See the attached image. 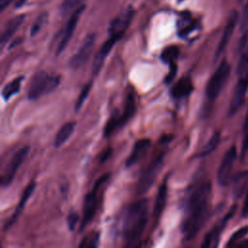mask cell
Instances as JSON below:
<instances>
[{
    "label": "cell",
    "mask_w": 248,
    "mask_h": 248,
    "mask_svg": "<svg viewBox=\"0 0 248 248\" xmlns=\"http://www.w3.org/2000/svg\"><path fill=\"white\" fill-rule=\"evenodd\" d=\"M168 178L166 177L164 179V181L161 183L159 189H158V193L156 196V200H155V203H154V208H153V217L154 219H158L162 212L164 211V208L166 206V202H167V196H168Z\"/></svg>",
    "instance_id": "obj_19"
},
{
    "label": "cell",
    "mask_w": 248,
    "mask_h": 248,
    "mask_svg": "<svg viewBox=\"0 0 248 248\" xmlns=\"http://www.w3.org/2000/svg\"><path fill=\"white\" fill-rule=\"evenodd\" d=\"M108 174L100 177V179L95 183L93 189L85 196L84 198V203H83V210H82V219L80 223V231H82L85 227L89 225V223L93 220L96 209H97V190L99 186H101L107 179Z\"/></svg>",
    "instance_id": "obj_6"
},
{
    "label": "cell",
    "mask_w": 248,
    "mask_h": 248,
    "mask_svg": "<svg viewBox=\"0 0 248 248\" xmlns=\"http://www.w3.org/2000/svg\"><path fill=\"white\" fill-rule=\"evenodd\" d=\"M178 1H179V2H182V1H183V0H178Z\"/></svg>",
    "instance_id": "obj_41"
},
{
    "label": "cell",
    "mask_w": 248,
    "mask_h": 248,
    "mask_svg": "<svg viewBox=\"0 0 248 248\" xmlns=\"http://www.w3.org/2000/svg\"><path fill=\"white\" fill-rule=\"evenodd\" d=\"M239 19V15L238 13L235 11V10H232L229 16V18H228V21H227V24L225 26V29H224V32H223V35L220 39V42L217 46V48H216V51H215V59H217L223 52L224 50L226 49L231 38H232V35L233 33V30H234V27L236 25V22L237 20Z\"/></svg>",
    "instance_id": "obj_14"
},
{
    "label": "cell",
    "mask_w": 248,
    "mask_h": 248,
    "mask_svg": "<svg viewBox=\"0 0 248 248\" xmlns=\"http://www.w3.org/2000/svg\"><path fill=\"white\" fill-rule=\"evenodd\" d=\"M35 187H36V183L34 181H31L24 189L22 195H21V198L19 200V202L14 212V214L11 216V218L7 221L6 225H5V230L9 229L11 226H13V224L16 221V219L18 218V216L20 215V213L23 211L24 207H25V204L28 201V199L31 197V195L33 194L34 190H35Z\"/></svg>",
    "instance_id": "obj_18"
},
{
    "label": "cell",
    "mask_w": 248,
    "mask_h": 248,
    "mask_svg": "<svg viewBox=\"0 0 248 248\" xmlns=\"http://www.w3.org/2000/svg\"><path fill=\"white\" fill-rule=\"evenodd\" d=\"M243 130H244V137L242 140V145H241V154L244 156L247 151H248V113L246 115V118L243 123Z\"/></svg>",
    "instance_id": "obj_35"
},
{
    "label": "cell",
    "mask_w": 248,
    "mask_h": 248,
    "mask_svg": "<svg viewBox=\"0 0 248 248\" xmlns=\"http://www.w3.org/2000/svg\"><path fill=\"white\" fill-rule=\"evenodd\" d=\"M193 90L194 85L192 79L188 77H183L172 85L170 95L174 100H180L189 96Z\"/></svg>",
    "instance_id": "obj_17"
},
{
    "label": "cell",
    "mask_w": 248,
    "mask_h": 248,
    "mask_svg": "<svg viewBox=\"0 0 248 248\" xmlns=\"http://www.w3.org/2000/svg\"><path fill=\"white\" fill-rule=\"evenodd\" d=\"M23 78H24L23 77L16 78L15 79H13L12 81H10L9 83H7L5 85V87L2 90V98L4 99V101L7 102L13 96L17 94V92L20 89V85H21V82H22Z\"/></svg>",
    "instance_id": "obj_25"
},
{
    "label": "cell",
    "mask_w": 248,
    "mask_h": 248,
    "mask_svg": "<svg viewBox=\"0 0 248 248\" xmlns=\"http://www.w3.org/2000/svg\"><path fill=\"white\" fill-rule=\"evenodd\" d=\"M220 140H221L220 133H218V132L214 133L212 135V137L209 139V140L207 141V143L203 146V148L201 151V153L199 154V156L204 157V156L209 155L212 151H214L216 149V147L218 146V144L220 142Z\"/></svg>",
    "instance_id": "obj_27"
},
{
    "label": "cell",
    "mask_w": 248,
    "mask_h": 248,
    "mask_svg": "<svg viewBox=\"0 0 248 248\" xmlns=\"http://www.w3.org/2000/svg\"><path fill=\"white\" fill-rule=\"evenodd\" d=\"M237 246H238V247H248V239L242 241V242L239 243V244H237Z\"/></svg>",
    "instance_id": "obj_40"
},
{
    "label": "cell",
    "mask_w": 248,
    "mask_h": 248,
    "mask_svg": "<svg viewBox=\"0 0 248 248\" xmlns=\"http://www.w3.org/2000/svg\"><path fill=\"white\" fill-rule=\"evenodd\" d=\"M95 40H96L95 34H89L83 40L78 50L70 59V66L74 70L79 69L89 60V58L93 52V48L95 46Z\"/></svg>",
    "instance_id": "obj_9"
},
{
    "label": "cell",
    "mask_w": 248,
    "mask_h": 248,
    "mask_svg": "<svg viewBox=\"0 0 248 248\" xmlns=\"http://www.w3.org/2000/svg\"><path fill=\"white\" fill-rule=\"evenodd\" d=\"M78 221V215L76 212H70L68 214L67 217V225H68V229L73 231L77 225Z\"/></svg>",
    "instance_id": "obj_36"
},
{
    "label": "cell",
    "mask_w": 248,
    "mask_h": 248,
    "mask_svg": "<svg viewBox=\"0 0 248 248\" xmlns=\"http://www.w3.org/2000/svg\"><path fill=\"white\" fill-rule=\"evenodd\" d=\"M134 11L132 7H128L125 9L120 15H118L109 24L108 27V35L110 38L115 40H120L126 30L128 29L132 18H133Z\"/></svg>",
    "instance_id": "obj_8"
},
{
    "label": "cell",
    "mask_w": 248,
    "mask_h": 248,
    "mask_svg": "<svg viewBox=\"0 0 248 248\" xmlns=\"http://www.w3.org/2000/svg\"><path fill=\"white\" fill-rule=\"evenodd\" d=\"M164 157L165 153L159 154L156 158L152 160V162L147 166V168L142 171L139 179V192L143 194L147 192L153 185L156 177L158 176L163 165H164Z\"/></svg>",
    "instance_id": "obj_5"
},
{
    "label": "cell",
    "mask_w": 248,
    "mask_h": 248,
    "mask_svg": "<svg viewBox=\"0 0 248 248\" xmlns=\"http://www.w3.org/2000/svg\"><path fill=\"white\" fill-rule=\"evenodd\" d=\"M150 145H151V141L149 139L139 140L133 146L132 152L130 153L129 157L125 162V166L127 168L135 166L139 161H140L145 156Z\"/></svg>",
    "instance_id": "obj_15"
},
{
    "label": "cell",
    "mask_w": 248,
    "mask_h": 248,
    "mask_svg": "<svg viewBox=\"0 0 248 248\" xmlns=\"http://www.w3.org/2000/svg\"><path fill=\"white\" fill-rule=\"evenodd\" d=\"M24 21V16H16L11 18L5 25V28L1 34V45L4 46L19 28L21 23Z\"/></svg>",
    "instance_id": "obj_21"
},
{
    "label": "cell",
    "mask_w": 248,
    "mask_h": 248,
    "mask_svg": "<svg viewBox=\"0 0 248 248\" xmlns=\"http://www.w3.org/2000/svg\"><path fill=\"white\" fill-rule=\"evenodd\" d=\"M117 42V40L113 39V38H108L101 46V48L98 50V52L96 53L94 60H93V65H92V72L93 74L96 76L99 74V72L101 71L104 62L106 60V58L108 57V53L110 52L111 48L113 47L114 44Z\"/></svg>",
    "instance_id": "obj_16"
},
{
    "label": "cell",
    "mask_w": 248,
    "mask_h": 248,
    "mask_svg": "<svg viewBox=\"0 0 248 248\" xmlns=\"http://www.w3.org/2000/svg\"><path fill=\"white\" fill-rule=\"evenodd\" d=\"M248 90V71L244 74L240 75V78L235 84L230 107H229V115L232 116L234 113H236L241 106L244 103V99L246 96Z\"/></svg>",
    "instance_id": "obj_10"
},
{
    "label": "cell",
    "mask_w": 248,
    "mask_h": 248,
    "mask_svg": "<svg viewBox=\"0 0 248 248\" xmlns=\"http://www.w3.org/2000/svg\"><path fill=\"white\" fill-rule=\"evenodd\" d=\"M235 159H236V148L234 145H232L227 150L219 166V169L217 171V180L219 185L223 187L228 185L231 179V174H232V167Z\"/></svg>",
    "instance_id": "obj_11"
},
{
    "label": "cell",
    "mask_w": 248,
    "mask_h": 248,
    "mask_svg": "<svg viewBox=\"0 0 248 248\" xmlns=\"http://www.w3.org/2000/svg\"><path fill=\"white\" fill-rule=\"evenodd\" d=\"M91 87H92V82H91V81H89L88 83H86V84L83 86V88H82V90L80 91V93H79V95H78V99H77V102H76V106H75L76 111L79 110L80 108L82 107L83 103L85 102V100H86V98H87V96H88V94H89V92H90Z\"/></svg>",
    "instance_id": "obj_30"
},
{
    "label": "cell",
    "mask_w": 248,
    "mask_h": 248,
    "mask_svg": "<svg viewBox=\"0 0 248 248\" xmlns=\"http://www.w3.org/2000/svg\"><path fill=\"white\" fill-rule=\"evenodd\" d=\"M84 0H63L61 3L60 11L62 14H68L69 12H72L73 10H76L78 7L82 5V2Z\"/></svg>",
    "instance_id": "obj_31"
},
{
    "label": "cell",
    "mask_w": 248,
    "mask_h": 248,
    "mask_svg": "<svg viewBox=\"0 0 248 248\" xmlns=\"http://www.w3.org/2000/svg\"><path fill=\"white\" fill-rule=\"evenodd\" d=\"M248 71V48L246 49V51L242 54L241 58L239 59L237 68H236V72L237 74L240 76L242 74H244L245 72Z\"/></svg>",
    "instance_id": "obj_33"
},
{
    "label": "cell",
    "mask_w": 248,
    "mask_h": 248,
    "mask_svg": "<svg viewBox=\"0 0 248 248\" xmlns=\"http://www.w3.org/2000/svg\"><path fill=\"white\" fill-rule=\"evenodd\" d=\"M119 127H121V114L118 109H114L110 113V115L105 125L104 136L109 137Z\"/></svg>",
    "instance_id": "obj_24"
},
{
    "label": "cell",
    "mask_w": 248,
    "mask_h": 248,
    "mask_svg": "<svg viewBox=\"0 0 248 248\" xmlns=\"http://www.w3.org/2000/svg\"><path fill=\"white\" fill-rule=\"evenodd\" d=\"M211 184L204 181L195 186L185 201V217L181 231L186 240H191L200 232L209 213Z\"/></svg>",
    "instance_id": "obj_1"
},
{
    "label": "cell",
    "mask_w": 248,
    "mask_h": 248,
    "mask_svg": "<svg viewBox=\"0 0 248 248\" xmlns=\"http://www.w3.org/2000/svg\"><path fill=\"white\" fill-rule=\"evenodd\" d=\"M248 183V170L237 172L232 180V193L235 199H238L244 193Z\"/></svg>",
    "instance_id": "obj_20"
},
{
    "label": "cell",
    "mask_w": 248,
    "mask_h": 248,
    "mask_svg": "<svg viewBox=\"0 0 248 248\" xmlns=\"http://www.w3.org/2000/svg\"><path fill=\"white\" fill-rule=\"evenodd\" d=\"M12 0H0V10L1 11H4L5 8L7 6H9V4L11 3Z\"/></svg>",
    "instance_id": "obj_38"
},
{
    "label": "cell",
    "mask_w": 248,
    "mask_h": 248,
    "mask_svg": "<svg viewBox=\"0 0 248 248\" xmlns=\"http://www.w3.org/2000/svg\"><path fill=\"white\" fill-rule=\"evenodd\" d=\"M60 77L49 75L46 71H40L32 78L28 90L27 97L30 101H35L46 94L52 92L59 84Z\"/></svg>",
    "instance_id": "obj_3"
},
{
    "label": "cell",
    "mask_w": 248,
    "mask_h": 248,
    "mask_svg": "<svg viewBox=\"0 0 248 248\" xmlns=\"http://www.w3.org/2000/svg\"><path fill=\"white\" fill-rule=\"evenodd\" d=\"M147 199H140L127 208L122 225V233L126 246L139 245L147 225Z\"/></svg>",
    "instance_id": "obj_2"
},
{
    "label": "cell",
    "mask_w": 248,
    "mask_h": 248,
    "mask_svg": "<svg viewBox=\"0 0 248 248\" xmlns=\"http://www.w3.org/2000/svg\"><path fill=\"white\" fill-rule=\"evenodd\" d=\"M248 27V1L242 8L241 15L239 16V28L240 30H246Z\"/></svg>",
    "instance_id": "obj_34"
},
{
    "label": "cell",
    "mask_w": 248,
    "mask_h": 248,
    "mask_svg": "<svg viewBox=\"0 0 248 248\" xmlns=\"http://www.w3.org/2000/svg\"><path fill=\"white\" fill-rule=\"evenodd\" d=\"M179 55V49L177 46H167L161 53V59L170 65L172 66V65H175L174 61L176 60V58L178 57Z\"/></svg>",
    "instance_id": "obj_26"
},
{
    "label": "cell",
    "mask_w": 248,
    "mask_h": 248,
    "mask_svg": "<svg viewBox=\"0 0 248 248\" xmlns=\"http://www.w3.org/2000/svg\"><path fill=\"white\" fill-rule=\"evenodd\" d=\"M85 9V6L82 4L80 5L79 7H78L76 10H74V12H72L71 16H70V18L65 26V29L63 31V34H62V37H61V40L59 42V45L57 46V50H56V55L60 54L64 49L65 47L67 46L68 43L70 42L74 32H75V29L77 27V24L78 22V19L82 14V12L84 11Z\"/></svg>",
    "instance_id": "obj_12"
},
{
    "label": "cell",
    "mask_w": 248,
    "mask_h": 248,
    "mask_svg": "<svg viewBox=\"0 0 248 248\" xmlns=\"http://www.w3.org/2000/svg\"><path fill=\"white\" fill-rule=\"evenodd\" d=\"M26 1H27V0H17V2H16V8H19V7L23 6Z\"/></svg>",
    "instance_id": "obj_39"
},
{
    "label": "cell",
    "mask_w": 248,
    "mask_h": 248,
    "mask_svg": "<svg viewBox=\"0 0 248 248\" xmlns=\"http://www.w3.org/2000/svg\"><path fill=\"white\" fill-rule=\"evenodd\" d=\"M99 241H100V233L98 232H91L82 238L78 246L83 248H87V247L94 248L99 245Z\"/></svg>",
    "instance_id": "obj_28"
},
{
    "label": "cell",
    "mask_w": 248,
    "mask_h": 248,
    "mask_svg": "<svg viewBox=\"0 0 248 248\" xmlns=\"http://www.w3.org/2000/svg\"><path fill=\"white\" fill-rule=\"evenodd\" d=\"M235 209H236V206L232 205L231 207V209L228 211V213L224 216V218L206 233V235L204 236L203 241L202 243V247L209 248V247H215L218 245L220 235H221L226 224L228 223V221L233 216Z\"/></svg>",
    "instance_id": "obj_13"
},
{
    "label": "cell",
    "mask_w": 248,
    "mask_h": 248,
    "mask_svg": "<svg viewBox=\"0 0 248 248\" xmlns=\"http://www.w3.org/2000/svg\"><path fill=\"white\" fill-rule=\"evenodd\" d=\"M230 73L231 67L229 63L226 60H223L206 84L205 95L208 100L214 101L220 95L228 80Z\"/></svg>",
    "instance_id": "obj_4"
},
{
    "label": "cell",
    "mask_w": 248,
    "mask_h": 248,
    "mask_svg": "<svg viewBox=\"0 0 248 248\" xmlns=\"http://www.w3.org/2000/svg\"><path fill=\"white\" fill-rule=\"evenodd\" d=\"M29 146H23L19 148L11 158L9 163L6 165L5 169L3 170L2 175H1V185L2 187L9 186L12 181L14 180L16 173L23 161L25 160L28 152H29Z\"/></svg>",
    "instance_id": "obj_7"
},
{
    "label": "cell",
    "mask_w": 248,
    "mask_h": 248,
    "mask_svg": "<svg viewBox=\"0 0 248 248\" xmlns=\"http://www.w3.org/2000/svg\"><path fill=\"white\" fill-rule=\"evenodd\" d=\"M135 111H136V98H135V94L133 92H130L126 96L124 110H123V113H121V126L125 125L133 117Z\"/></svg>",
    "instance_id": "obj_23"
},
{
    "label": "cell",
    "mask_w": 248,
    "mask_h": 248,
    "mask_svg": "<svg viewBox=\"0 0 248 248\" xmlns=\"http://www.w3.org/2000/svg\"><path fill=\"white\" fill-rule=\"evenodd\" d=\"M248 232V227H243L240 228L239 230H237L236 232H234L232 236L230 237L227 246H234L236 245V243L238 241H240V239H242Z\"/></svg>",
    "instance_id": "obj_32"
},
{
    "label": "cell",
    "mask_w": 248,
    "mask_h": 248,
    "mask_svg": "<svg viewBox=\"0 0 248 248\" xmlns=\"http://www.w3.org/2000/svg\"><path fill=\"white\" fill-rule=\"evenodd\" d=\"M76 127V122L75 121H70L65 123L56 133L55 138H54V146L55 147H60L62 146L67 140L68 139L71 137V135L73 134L74 130Z\"/></svg>",
    "instance_id": "obj_22"
},
{
    "label": "cell",
    "mask_w": 248,
    "mask_h": 248,
    "mask_svg": "<svg viewBox=\"0 0 248 248\" xmlns=\"http://www.w3.org/2000/svg\"><path fill=\"white\" fill-rule=\"evenodd\" d=\"M242 217H244V218L248 217V190L245 195L244 203H243V207H242Z\"/></svg>",
    "instance_id": "obj_37"
},
{
    "label": "cell",
    "mask_w": 248,
    "mask_h": 248,
    "mask_svg": "<svg viewBox=\"0 0 248 248\" xmlns=\"http://www.w3.org/2000/svg\"><path fill=\"white\" fill-rule=\"evenodd\" d=\"M46 19H47V14H46V13H42V14L36 18V20L34 21V23H33L31 29H30V35H31V36L37 35V34L41 31V29L43 28V26L45 25Z\"/></svg>",
    "instance_id": "obj_29"
}]
</instances>
